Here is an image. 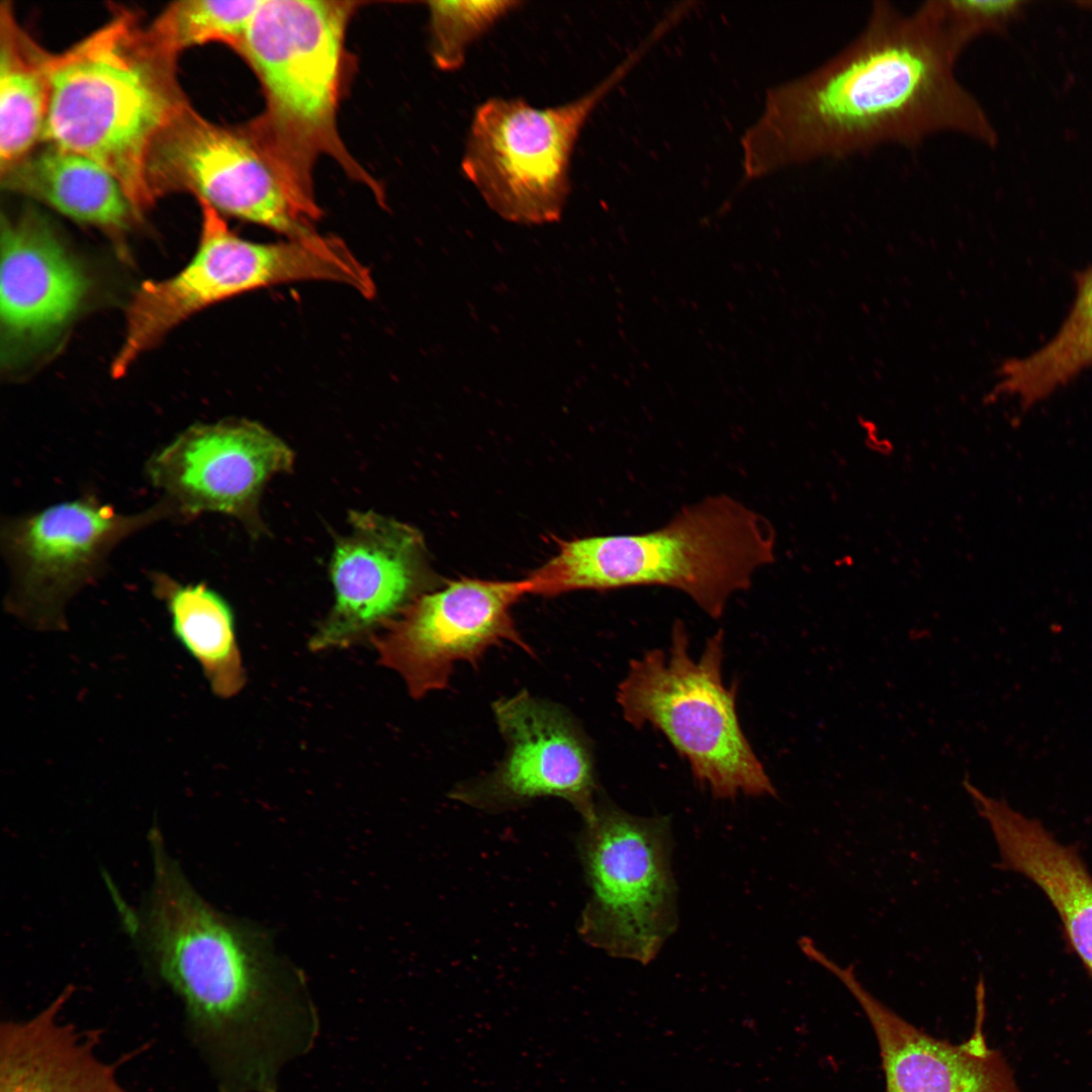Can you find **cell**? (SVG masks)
<instances>
[{"label": "cell", "instance_id": "6da1fadb", "mask_svg": "<svg viewBox=\"0 0 1092 1092\" xmlns=\"http://www.w3.org/2000/svg\"><path fill=\"white\" fill-rule=\"evenodd\" d=\"M956 65L923 3L906 13L874 2L842 50L766 91L760 116L741 138L744 177L889 144L914 148L941 133L994 147L996 129Z\"/></svg>", "mask_w": 1092, "mask_h": 1092}, {"label": "cell", "instance_id": "4fadbf2b", "mask_svg": "<svg viewBox=\"0 0 1092 1092\" xmlns=\"http://www.w3.org/2000/svg\"><path fill=\"white\" fill-rule=\"evenodd\" d=\"M293 461L274 433L234 419L186 428L149 457L145 471L177 521L218 513L254 525L264 486Z\"/></svg>", "mask_w": 1092, "mask_h": 1092}, {"label": "cell", "instance_id": "3957f363", "mask_svg": "<svg viewBox=\"0 0 1092 1092\" xmlns=\"http://www.w3.org/2000/svg\"><path fill=\"white\" fill-rule=\"evenodd\" d=\"M177 60L155 42L135 12L121 7L50 59V104L40 143L105 168L138 218L155 203L146 175L150 152L190 105Z\"/></svg>", "mask_w": 1092, "mask_h": 1092}, {"label": "cell", "instance_id": "484cf974", "mask_svg": "<svg viewBox=\"0 0 1092 1092\" xmlns=\"http://www.w3.org/2000/svg\"><path fill=\"white\" fill-rule=\"evenodd\" d=\"M860 427L863 436V445L873 454L890 457L895 452V445L891 439L883 435L877 425L870 420H861Z\"/></svg>", "mask_w": 1092, "mask_h": 1092}, {"label": "cell", "instance_id": "7a4b0ae2", "mask_svg": "<svg viewBox=\"0 0 1092 1092\" xmlns=\"http://www.w3.org/2000/svg\"><path fill=\"white\" fill-rule=\"evenodd\" d=\"M361 2L262 0L237 49L257 76L264 108L243 131L295 201L313 218L314 170L329 157L366 185L381 204L379 183L352 157L338 128L345 74V37Z\"/></svg>", "mask_w": 1092, "mask_h": 1092}, {"label": "cell", "instance_id": "30bf717a", "mask_svg": "<svg viewBox=\"0 0 1092 1092\" xmlns=\"http://www.w3.org/2000/svg\"><path fill=\"white\" fill-rule=\"evenodd\" d=\"M153 199L188 192L231 215L302 240L317 221L291 196L241 126L211 122L189 105L157 139L147 162Z\"/></svg>", "mask_w": 1092, "mask_h": 1092}, {"label": "cell", "instance_id": "5b68a950", "mask_svg": "<svg viewBox=\"0 0 1092 1092\" xmlns=\"http://www.w3.org/2000/svg\"><path fill=\"white\" fill-rule=\"evenodd\" d=\"M723 660L722 630L694 658L686 626L677 621L667 648L649 650L630 662L617 701L632 726L659 730L688 761L697 784L715 798L776 797L741 728L737 685L724 684Z\"/></svg>", "mask_w": 1092, "mask_h": 1092}, {"label": "cell", "instance_id": "ba28073f", "mask_svg": "<svg viewBox=\"0 0 1092 1092\" xmlns=\"http://www.w3.org/2000/svg\"><path fill=\"white\" fill-rule=\"evenodd\" d=\"M576 844L589 890L580 937L614 958L651 963L678 925L670 819L601 799Z\"/></svg>", "mask_w": 1092, "mask_h": 1092}, {"label": "cell", "instance_id": "9c48e42d", "mask_svg": "<svg viewBox=\"0 0 1092 1092\" xmlns=\"http://www.w3.org/2000/svg\"><path fill=\"white\" fill-rule=\"evenodd\" d=\"M172 520L176 515L162 498L125 514L92 494L3 519L0 547L9 574L5 608L36 629H63L69 602L104 574L113 550L135 533Z\"/></svg>", "mask_w": 1092, "mask_h": 1092}, {"label": "cell", "instance_id": "8fae6325", "mask_svg": "<svg viewBox=\"0 0 1092 1092\" xmlns=\"http://www.w3.org/2000/svg\"><path fill=\"white\" fill-rule=\"evenodd\" d=\"M529 594L525 579L462 578L418 597L372 637L380 663L395 670L411 696L421 699L448 687L455 663L477 665L493 646L512 642L532 654L512 618Z\"/></svg>", "mask_w": 1092, "mask_h": 1092}, {"label": "cell", "instance_id": "603a6c76", "mask_svg": "<svg viewBox=\"0 0 1092 1092\" xmlns=\"http://www.w3.org/2000/svg\"><path fill=\"white\" fill-rule=\"evenodd\" d=\"M262 0H182L170 3L148 26L155 42L175 57L186 49L241 44Z\"/></svg>", "mask_w": 1092, "mask_h": 1092}, {"label": "cell", "instance_id": "d6986e66", "mask_svg": "<svg viewBox=\"0 0 1092 1092\" xmlns=\"http://www.w3.org/2000/svg\"><path fill=\"white\" fill-rule=\"evenodd\" d=\"M2 188L40 201L117 242L138 219L118 180L93 160L44 144L0 174Z\"/></svg>", "mask_w": 1092, "mask_h": 1092}, {"label": "cell", "instance_id": "44dd1931", "mask_svg": "<svg viewBox=\"0 0 1092 1092\" xmlns=\"http://www.w3.org/2000/svg\"><path fill=\"white\" fill-rule=\"evenodd\" d=\"M51 53L0 6V174L40 143L50 104Z\"/></svg>", "mask_w": 1092, "mask_h": 1092}, {"label": "cell", "instance_id": "ffe728a7", "mask_svg": "<svg viewBox=\"0 0 1092 1092\" xmlns=\"http://www.w3.org/2000/svg\"><path fill=\"white\" fill-rule=\"evenodd\" d=\"M149 579L169 614L172 634L200 665L211 691L223 699L236 696L246 674L228 603L204 583H182L156 570Z\"/></svg>", "mask_w": 1092, "mask_h": 1092}, {"label": "cell", "instance_id": "277c9868", "mask_svg": "<svg viewBox=\"0 0 1092 1092\" xmlns=\"http://www.w3.org/2000/svg\"><path fill=\"white\" fill-rule=\"evenodd\" d=\"M771 522L742 502L716 494L680 509L662 527L637 534L559 543L526 580L529 594L658 585L677 589L712 618L776 560Z\"/></svg>", "mask_w": 1092, "mask_h": 1092}, {"label": "cell", "instance_id": "5bb4252c", "mask_svg": "<svg viewBox=\"0 0 1092 1092\" xmlns=\"http://www.w3.org/2000/svg\"><path fill=\"white\" fill-rule=\"evenodd\" d=\"M1 356L16 363L50 348L91 290L87 269L38 211L1 218Z\"/></svg>", "mask_w": 1092, "mask_h": 1092}, {"label": "cell", "instance_id": "52a82bcc", "mask_svg": "<svg viewBox=\"0 0 1092 1092\" xmlns=\"http://www.w3.org/2000/svg\"><path fill=\"white\" fill-rule=\"evenodd\" d=\"M660 34L652 30L602 82L570 102L539 109L522 98L492 97L476 107L461 168L494 212L521 224L561 217L581 130Z\"/></svg>", "mask_w": 1092, "mask_h": 1092}, {"label": "cell", "instance_id": "7402d4cb", "mask_svg": "<svg viewBox=\"0 0 1092 1092\" xmlns=\"http://www.w3.org/2000/svg\"><path fill=\"white\" fill-rule=\"evenodd\" d=\"M1075 296L1054 337L1025 357L1005 361L992 391L1027 411L1092 367V265L1075 276Z\"/></svg>", "mask_w": 1092, "mask_h": 1092}, {"label": "cell", "instance_id": "cb8c5ba5", "mask_svg": "<svg viewBox=\"0 0 1092 1092\" xmlns=\"http://www.w3.org/2000/svg\"><path fill=\"white\" fill-rule=\"evenodd\" d=\"M523 2L513 0L429 1L430 53L445 72L460 69L474 41Z\"/></svg>", "mask_w": 1092, "mask_h": 1092}, {"label": "cell", "instance_id": "9a60e30c", "mask_svg": "<svg viewBox=\"0 0 1092 1092\" xmlns=\"http://www.w3.org/2000/svg\"><path fill=\"white\" fill-rule=\"evenodd\" d=\"M802 951L833 974L859 1004L875 1032L885 1092H1019L1011 1067L992 1049L984 1032L986 990L976 986L974 1028L967 1040L953 1044L911 1024L870 993L856 979L853 965L839 966L813 940Z\"/></svg>", "mask_w": 1092, "mask_h": 1092}, {"label": "cell", "instance_id": "7c38bea8", "mask_svg": "<svg viewBox=\"0 0 1092 1092\" xmlns=\"http://www.w3.org/2000/svg\"><path fill=\"white\" fill-rule=\"evenodd\" d=\"M507 743L498 765L457 785L452 799L473 808L505 812L542 797L567 801L583 822L595 815L597 783L592 745L573 717L554 703L521 691L492 704Z\"/></svg>", "mask_w": 1092, "mask_h": 1092}, {"label": "cell", "instance_id": "8992f818", "mask_svg": "<svg viewBox=\"0 0 1092 1092\" xmlns=\"http://www.w3.org/2000/svg\"><path fill=\"white\" fill-rule=\"evenodd\" d=\"M199 245L177 274L144 282L126 309L122 344L113 367L125 373L143 353L195 312L238 294L271 285L322 280L373 293L371 273L337 237L255 243L236 235L204 201Z\"/></svg>", "mask_w": 1092, "mask_h": 1092}, {"label": "cell", "instance_id": "2e32d148", "mask_svg": "<svg viewBox=\"0 0 1092 1092\" xmlns=\"http://www.w3.org/2000/svg\"><path fill=\"white\" fill-rule=\"evenodd\" d=\"M331 562L334 608L309 642L345 647L399 616L421 587L422 548L412 528L373 512H352Z\"/></svg>", "mask_w": 1092, "mask_h": 1092}, {"label": "cell", "instance_id": "d4e9b609", "mask_svg": "<svg viewBox=\"0 0 1092 1092\" xmlns=\"http://www.w3.org/2000/svg\"><path fill=\"white\" fill-rule=\"evenodd\" d=\"M1015 0H929L924 5L949 54L958 62L976 38L1003 32L1022 13Z\"/></svg>", "mask_w": 1092, "mask_h": 1092}, {"label": "cell", "instance_id": "ac0fdd59", "mask_svg": "<svg viewBox=\"0 0 1092 1092\" xmlns=\"http://www.w3.org/2000/svg\"><path fill=\"white\" fill-rule=\"evenodd\" d=\"M72 986L23 1019L0 1025V1092H128L101 1056L99 1033L63 1012Z\"/></svg>", "mask_w": 1092, "mask_h": 1092}, {"label": "cell", "instance_id": "e0dca14e", "mask_svg": "<svg viewBox=\"0 0 1092 1092\" xmlns=\"http://www.w3.org/2000/svg\"><path fill=\"white\" fill-rule=\"evenodd\" d=\"M965 779L963 787L997 843L1000 861L995 867L1026 877L1044 893L1069 947L1092 979V876L1077 847L1062 844L1039 820L985 795Z\"/></svg>", "mask_w": 1092, "mask_h": 1092}]
</instances>
